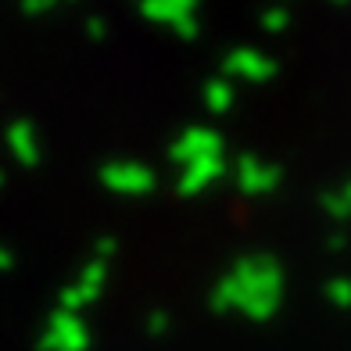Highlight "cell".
Returning <instances> with one entry per match:
<instances>
[{"mask_svg":"<svg viewBox=\"0 0 351 351\" xmlns=\"http://www.w3.org/2000/svg\"><path fill=\"white\" fill-rule=\"evenodd\" d=\"M136 19L162 29L176 40H197L201 36V4L197 0H143L136 8Z\"/></svg>","mask_w":351,"mask_h":351,"instance_id":"277c9868","label":"cell"},{"mask_svg":"<svg viewBox=\"0 0 351 351\" xmlns=\"http://www.w3.org/2000/svg\"><path fill=\"white\" fill-rule=\"evenodd\" d=\"M14 265H19V254H14L8 244H0V273H11Z\"/></svg>","mask_w":351,"mask_h":351,"instance_id":"d6986e66","label":"cell"},{"mask_svg":"<svg viewBox=\"0 0 351 351\" xmlns=\"http://www.w3.org/2000/svg\"><path fill=\"white\" fill-rule=\"evenodd\" d=\"M90 348H93V330L86 323V315L51 308L36 337V351H90Z\"/></svg>","mask_w":351,"mask_h":351,"instance_id":"ba28073f","label":"cell"},{"mask_svg":"<svg viewBox=\"0 0 351 351\" xmlns=\"http://www.w3.org/2000/svg\"><path fill=\"white\" fill-rule=\"evenodd\" d=\"M97 183L122 201H143L158 190V169L136 158H111L97 169Z\"/></svg>","mask_w":351,"mask_h":351,"instance_id":"7a4b0ae2","label":"cell"},{"mask_svg":"<svg viewBox=\"0 0 351 351\" xmlns=\"http://www.w3.org/2000/svg\"><path fill=\"white\" fill-rule=\"evenodd\" d=\"M0 186H4V172H0Z\"/></svg>","mask_w":351,"mask_h":351,"instance_id":"44dd1931","label":"cell"},{"mask_svg":"<svg viewBox=\"0 0 351 351\" xmlns=\"http://www.w3.org/2000/svg\"><path fill=\"white\" fill-rule=\"evenodd\" d=\"M291 25H294V14L287 11V8H265L258 14V29H262L265 36H283Z\"/></svg>","mask_w":351,"mask_h":351,"instance_id":"5bb4252c","label":"cell"},{"mask_svg":"<svg viewBox=\"0 0 351 351\" xmlns=\"http://www.w3.org/2000/svg\"><path fill=\"white\" fill-rule=\"evenodd\" d=\"M169 330H172V312L169 308H151L147 315H143V333H147L151 341L169 337Z\"/></svg>","mask_w":351,"mask_h":351,"instance_id":"9a60e30c","label":"cell"},{"mask_svg":"<svg viewBox=\"0 0 351 351\" xmlns=\"http://www.w3.org/2000/svg\"><path fill=\"white\" fill-rule=\"evenodd\" d=\"M83 36L90 43H104L111 36V25H108L104 14H86V19H83Z\"/></svg>","mask_w":351,"mask_h":351,"instance_id":"e0dca14e","label":"cell"},{"mask_svg":"<svg viewBox=\"0 0 351 351\" xmlns=\"http://www.w3.org/2000/svg\"><path fill=\"white\" fill-rule=\"evenodd\" d=\"M323 298L337 312H351V276H330L323 283Z\"/></svg>","mask_w":351,"mask_h":351,"instance_id":"4fadbf2b","label":"cell"},{"mask_svg":"<svg viewBox=\"0 0 351 351\" xmlns=\"http://www.w3.org/2000/svg\"><path fill=\"white\" fill-rule=\"evenodd\" d=\"M58 11V0H22L19 4V14L25 19H40V14H54Z\"/></svg>","mask_w":351,"mask_h":351,"instance_id":"ac0fdd59","label":"cell"},{"mask_svg":"<svg viewBox=\"0 0 351 351\" xmlns=\"http://www.w3.org/2000/svg\"><path fill=\"white\" fill-rule=\"evenodd\" d=\"M119 251H122L119 237H111V233H101L97 241H93V247H90V258H101V262H115V258H119Z\"/></svg>","mask_w":351,"mask_h":351,"instance_id":"2e32d148","label":"cell"},{"mask_svg":"<svg viewBox=\"0 0 351 351\" xmlns=\"http://www.w3.org/2000/svg\"><path fill=\"white\" fill-rule=\"evenodd\" d=\"M319 212H323L333 226H348L351 222V172L337 186H326L319 194Z\"/></svg>","mask_w":351,"mask_h":351,"instance_id":"7c38bea8","label":"cell"},{"mask_svg":"<svg viewBox=\"0 0 351 351\" xmlns=\"http://www.w3.org/2000/svg\"><path fill=\"white\" fill-rule=\"evenodd\" d=\"M344 247H348V233L344 230H333L326 237V251H344Z\"/></svg>","mask_w":351,"mask_h":351,"instance_id":"ffe728a7","label":"cell"},{"mask_svg":"<svg viewBox=\"0 0 351 351\" xmlns=\"http://www.w3.org/2000/svg\"><path fill=\"white\" fill-rule=\"evenodd\" d=\"M201 108L208 111V115H215V119L230 115V111L237 108V86L230 83V79H222V75L204 79L201 83Z\"/></svg>","mask_w":351,"mask_h":351,"instance_id":"8fae6325","label":"cell"},{"mask_svg":"<svg viewBox=\"0 0 351 351\" xmlns=\"http://www.w3.org/2000/svg\"><path fill=\"white\" fill-rule=\"evenodd\" d=\"M230 180L237 186V194L247 197V201H265V197H273L280 194V186H283V165L280 162H269V158L262 154H237L233 162H230Z\"/></svg>","mask_w":351,"mask_h":351,"instance_id":"3957f363","label":"cell"},{"mask_svg":"<svg viewBox=\"0 0 351 351\" xmlns=\"http://www.w3.org/2000/svg\"><path fill=\"white\" fill-rule=\"evenodd\" d=\"M226 154V136H222L215 125H204V122H194V125H183L169 143H165V158L172 169H183L190 162H201V158H219Z\"/></svg>","mask_w":351,"mask_h":351,"instance_id":"52a82bcc","label":"cell"},{"mask_svg":"<svg viewBox=\"0 0 351 351\" xmlns=\"http://www.w3.org/2000/svg\"><path fill=\"white\" fill-rule=\"evenodd\" d=\"M219 75L233 86H269L280 75V61L262 47H230L219 54Z\"/></svg>","mask_w":351,"mask_h":351,"instance_id":"8992f818","label":"cell"},{"mask_svg":"<svg viewBox=\"0 0 351 351\" xmlns=\"http://www.w3.org/2000/svg\"><path fill=\"white\" fill-rule=\"evenodd\" d=\"M226 176H230L226 154H219V158H201V162H190V165H183V169H176L172 190H176V197L194 201V197H204L208 190H215L222 180H226Z\"/></svg>","mask_w":351,"mask_h":351,"instance_id":"9c48e42d","label":"cell"},{"mask_svg":"<svg viewBox=\"0 0 351 351\" xmlns=\"http://www.w3.org/2000/svg\"><path fill=\"white\" fill-rule=\"evenodd\" d=\"M108 283H111V262L86 258L83 265H79V273L58 291V305H54V308L86 315V312L108 294Z\"/></svg>","mask_w":351,"mask_h":351,"instance_id":"5b68a950","label":"cell"},{"mask_svg":"<svg viewBox=\"0 0 351 351\" xmlns=\"http://www.w3.org/2000/svg\"><path fill=\"white\" fill-rule=\"evenodd\" d=\"M4 147L22 169H36L43 162V140H40V130L29 119H14L8 125L4 130Z\"/></svg>","mask_w":351,"mask_h":351,"instance_id":"30bf717a","label":"cell"},{"mask_svg":"<svg viewBox=\"0 0 351 351\" xmlns=\"http://www.w3.org/2000/svg\"><path fill=\"white\" fill-rule=\"evenodd\" d=\"M208 312L265 326L283 312L287 269L273 251H244L208 287Z\"/></svg>","mask_w":351,"mask_h":351,"instance_id":"6da1fadb","label":"cell"}]
</instances>
